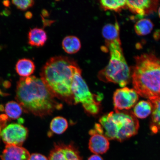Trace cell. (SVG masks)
Here are the masks:
<instances>
[{"mask_svg":"<svg viewBox=\"0 0 160 160\" xmlns=\"http://www.w3.org/2000/svg\"><path fill=\"white\" fill-rule=\"evenodd\" d=\"M12 2L18 9L22 11H25L32 7L35 3L34 1L32 0H18L12 1Z\"/></svg>","mask_w":160,"mask_h":160,"instance_id":"23","label":"cell"},{"mask_svg":"<svg viewBox=\"0 0 160 160\" xmlns=\"http://www.w3.org/2000/svg\"><path fill=\"white\" fill-rule=\"evenodd\" d=\"M16 99L25 112L41 117L51 115L63 107L42 79L35 76L19 79Z\"/></svg>","mask_w":160,"mask_h":160,"instance_id":"1","label":"cell"},{"mask_svg":"<svg viewBox=\"0 0 160 160\" xmlns=\"http://www.w3.org/2000/svg\"><path fill=\"white\" fill-rule=\"evenodd\" d=\"M28 131L19 124L13 123L6 126L0 133V137L7 145L21 147L27 139Z\"/></svg>","mask_w":160,"mask_h":160,"instance_id":"7","label":"cell"},{"mask_svg":"<svg viewBox=\"0 0 160 160\" xmlns=\"http://www.w3.org/2000/svg\"><path fill=\"white\" fill-rule=\"evenodd\" d=\"M158 14H159V16L160 18V7L159 8V10H158Z\"/></svg>","mask_w":160,"mask_h":160,"instance_id":"29","label":"cell"},{"mask_svg":"<svg viewBox=\"0 0 160 160\" xmlns=\"http://www.w3.org/2000/svg\"><path fill=\"white\" fill-rule=\"evenodd\" d=\"M102 34L106 42L120 39V28L118 23L108 24L103 27Z\"/></svg>","mask_w":160,"mask_h":160,"instance_id":"17","label":"cell"},{"mask_svg":"<svg viewBox=\"0 0 160 160\" xmlns=\"http://www.w3.org/2000/svg\"><path fill=\"white\" fill-rule=\"evenodd\" d=\"M110 52L108 64L98 73V78L105 82L117 84L123 88L129 83L131 77V71L124 56L120 39L106 42Z\"/></svg>","mask_w":160,"mask_h":160,"instance_id":"5","label":"cell"},{"mask_svg":"<svg viewBox=\"0 0 160 160\" xmlns=\"http://www.w3.org/2000/svg\"><path fill=\"white\" fill-rule=\"evenodd\" d=\"M28 43L33 47H41L45 44L48 37L46 32L42 28H35L31 29L28 34Z\"/></svg>","mask_w":160,"mask_h":160,"instance_id":"14","label":"cell"},{"mask_svg":"<svg viewBox=\"0 0 160 160\" xmlns=\"http://www.w3.org/2000/svg\"><path fill=\"white\" fill-rule=\"evenodd\" d=\"M138 95L135 90L123 87L116 90L113 94L115 110H129L134 106L138 100Z\"/></svg>","mask_w":160,"mask_h":160,"instance_id":"8","label":"cell"},{"mask_svg":"<svg viewBox=\"0 0 160 160\" xmlns=\"http://www.w3.org/2000/svg\"><path fill=\"white\" fill-rule=\"evenodd\" d=\"M152 111V105L149 101H142L135 106L133 113L136 117L145 119L150 115Z\"/></svg>","mask_w":160,"mask_h":160,"instance_id":"18","label":"cell"},{"mask_svg":"<svg viewBox=\"0 0 160 160\" xmlns=\"http://www.w3.org/2000/svg\"><path fill=\"white\" fill-rule=\"evenodd\" d=\"M100 3L102 8L105 11L120 12L127 8V1L124 0H103L100 1Z\"/></svg>","mask_w":160,"mask_h":160,"instance_id":"19","label":"cell"},{"mask_svg":"<svg viewBox=\"0 0 160 160\" xmlns=\"http://www.w3.org/2000/svg\"><path fill=\"white\" fill-rule=\"evenodd\" d=\"M89 148L92 153L96 155L103 154L109 149V142L105 136L101 134L93 133L90 134Z\"/></svg>","mask_w":160,"mask_h":160,"instance_id":"12","label":"cell"},{"mask_svg":"<svg viewBox=\"0 0 160 160\" xmlns=\"http://www.w3.org/2000/svg\"><path fill=\"white\" fill-rule=\"evenodd\" d=\"M28 160H48L44 155L39 153H33L30 155Z\"/></svg>","mask_w":160,"mask_h":160,"instance_id":"24","label":"cell"},{"mask_svg":"<svg viewBox=\"0 0 160 160\" xmlns=\"http://www.w3.org/2000/svg\"><path fill=\"white\" fill-rule=\"evenodd\" d=\"M154 25L151 20L142 19L138 21L135 25L136 33L139 36H145L151 33Z\"/></svg>","mask_w":160,"mask_h":160,"instance_id":"22","label":"cell"},{"mask_svg":"<svg viewBox=\"0 0 160 160\" xmlns=\"http://www.w3.org/2000/svg\"><path fill=\"white\" fill-rule=\"evenodd\" d=\"M102 134L108 140L120 142L135 136L138 131V121L131 111L110 112L99 120Z\"/></svg>","mask_w":160,"mask_h":160,"instance_id":"4","label":"cell"},{"mask_svg":"<svg viewBox=\"0 0 160 160\" xmlns=\"http://www.w3.org/2000/svg\"><path fill=\"white\" fill-rule=\"evenodd\" d=\"M81 74V69L76 72L74 76L72 86L74 104L81 103L86 112L90 115H97L100 111L101 98L90 92Z\"/></svg>","mask_w":160,"mask_h":160,"instance_id":"6","label":"cell"},{"mask_svg":"<svg viewBox=\"0 0 160 160\" xmlns=\"http://www.w3.org/2000/svg\"><path fill=\"white\" fill-rule=\"evenodd\" d=\"M25 17L27 19H30L32 17V15L31 13L30 12H28L25 13Z\"/></svg>","mask_w":160,"mask_h":160,"instance_id":"27","label":"cell"},{"mask_svg":"<svg viewBox=\"0 0 160 160\" xmlns=\"http://www.w3.org/2000/svg\"><path fill=\"white\" fill-rule=\"evenodd\" d=\"M88 160H103V159L99 155L95 154L91 156Z\"/></svg>","mask_w":160,"mask_h":160,"instance_id":"26","label":"cell"},{"mask_svg":"<svg viewBox=\"0 0 160 160\" xmlns=\"http://www.w3.org/2000/svg\"><path fill=\"white\" fill-rule=\"evenodd\" d=\"M30 155L29 151L25 148L6 145L0 157L2 160H28Z\"/></svg>","mask_w":160,"mask_h":160,"instance_id":"11","label":"cell"},{"mask_svg":"<svg viewBox=\"0 0 160 160\" xmlns=\"http://www.w3.org/2000/svg\"><path fill=\"white\" fill-rule=\"evenodd\" d=\"M135 60L131 75L134 89L146 98L160 97V59L153 54L145 53Z\"/></svg>","mask_w":160,"mask_h":160,"instance_id":"3","label":"cell"},{"mask_svg":"<svg viewBox=\"0 0 160 160\" xmlns=\"http://www.w3.org/2000/svg\"><path fill=\"white\" fill-rule=\"evenodd\" d=\"M48 160H83L78 150L73 144L58 143L50 152Z\"/></svg>","mask_w":160,"mask_h":160,"instance_id":"9","label":"cell"},{"mask_svg":"<svg viewBox=\"0 0 160 160\" xmlns=\"http://www.w3.org/2000/svg\"><path fill=\"white\" fill-rule=\"evenodd\" d=\"M3 5L5 7H9L10 5V2L9 1H4L3 2Z\"/></svg>","mask_w":160,"mask_h":160,"instance_id":"28","label":"cell"},{"mask_svg":"<svg viewBox=\"0 0 160 160\" xmlns=\"http://www.w3.org/2000/svg\"><path fill=\"white\" fill-rule=\"evenodd\" d=\"M159 2L151 0L127 1V5L132 12L142 17L156 12Z\"/></svg>","mask_w":160,"mask_h":160,"instance_id":"10","label":"cell"},{"mask_svg":"<svg viewBox=\"0 0 160 160\" xmlns=\"http://www.w3.org/2000/svg\"><path fill=\"white\" fill-rule=\"evenodd\" d=\"M23 109L17 102H9L5 105V111L8 118L16 119L20 117L22 112Z\"/></svg>","mask_w":160,"mask_h":160,"instance_id":"21","label":"cell"},{"mask_svg":"<svg viewBox=\"0 0 160 160\" xmlns=\"http://www.w3.org/2000/svg\"><path fill=\"white\" fill-rule=\"evenodd\" d=\"M71 58H51L42 68L41 79L55 98L69 105L74 104L72 86L74 76L81 70Z\"/></svg>","mask_w":160,"mask_h":160,"instance_id":"2","label":"cell"},{"mask_svg":"<svg viewBox=\"0 0 160 160\" xmlns=\"http://www.w3.org/2000/svg\"><path fill=\"white\" fill-rule=\"evenodd\" d=\"M8 118L5 115H0V133L2 129L5 127V125L7 120Z\"/></svg>","mask_w":160,"mask_h":160,"instance_id":"25","label":"cell"},{"mask_svg":"<svg viewBox=\"0 0 160 160\" xmlns=\"http://www.w3.org/2000/svg\"><path fill=\"white\" fill-rule=\"evenodd\" d=\"M35 66L33 61L30 59H20L16 64V72L22 78L29 77L35 71Z\"/></svg>","mask_w":160,"mask_h":160,"instance_id":"15","label":"cell"},{"mask_svg":"<svg viewBox=\"0 0 160 160\" xmlns=\"http://www.w3.org/2000/svg\"><path fill=\"white\" fill-rule=\"evenodd\" d=\"M148 101L152 105L150 128L153 133H157L160 131V97L152 98Z\"/></svg>","mask_w":160,"mask_h":160,"instance_id":"13","label":"cell"},{"mask_svg":"<svg viewBox=\"0 0 160 160\" xmlns=\"http://www.w3.org/2000/svg\"><path fill=\"white\" fill-rule=\"evenodd\" d=\"M68 127L67 120L62 117H56L50 123V129L54 133L61 134L67 130Z\"/></svg>","mask_w":160,"mask_h":160,"instance_id":"20","label":"cell"},{"mask_svg":"<svg viewBox=\"0 0 160 160\" xmlns=\"http://www.w3.org/2000/svg\"><path fill=\"white\" fill-rule=\"evenodd\" d=\"M62 46L66 53L73 54L78 52L81 49V44L78 37L75 36H68L63 39Z\"/></svg>","mask_w":160,"mask_h":160,"instance_id":"16","label":"cell"}]
</instances>
